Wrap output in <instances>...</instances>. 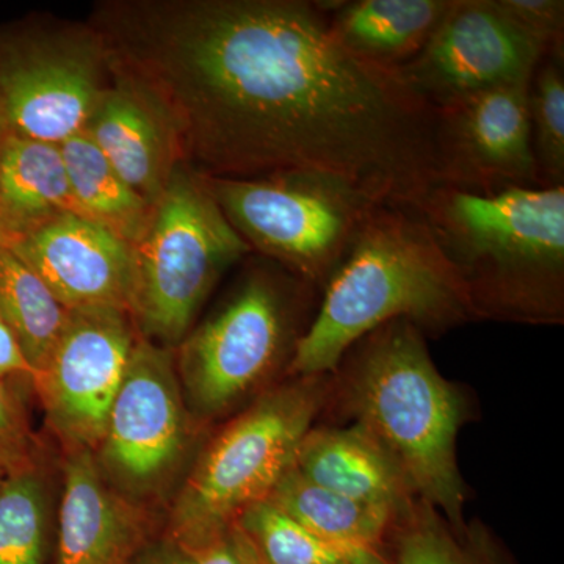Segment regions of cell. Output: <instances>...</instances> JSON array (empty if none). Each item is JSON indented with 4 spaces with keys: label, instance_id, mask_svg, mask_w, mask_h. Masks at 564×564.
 Here are the masks:
<instances>
[{
    "label": "cell",
    "instance_id": "cell-1",
    "mask_svg": "<svg viewBox=\"0 0 564 564\" xmlns=\"http://www.w3.org/2000/svg\"><path fill=\"white\" fill-rule=\"evenodd\" d=\"M117 54L204 176L314 174L408 207L445 182L440 110L311 0H140Z\"/></svg>",
    "mask_w": 564,
    "mask_h": 564
},
{
    "label": "cell",
    "instance_id": "cell-2",
    "mask_svg": "<svg viewBox=\"0 0 564 564\" xmlns=\"http://www.w3.org/2000/svg\"><path fill=\"white\" fill-rule=\"evenodd\" d=\"M470 318L475 314L462 281L421 215L406 206L375 204L323 288L289 370L311 378L336 369L352 345L389 322L440 332Z\"/></svg>",
    "mask_w": 564,
    "mask_h": 564
},
{
    "label": "cell",
    "instance_id": "cell-3",
    "mask_svg": "<svg viewBox=\"0 0 564 564\" xmlns=\"http://www.w3.org/2000/svg\"><path fill=\"white\" fill-rule=\"evenodd\" d=\"M454 267L475 317L562 314L564 185L443 184L411 206Z\"/></svg>",
    "mask_w": 564,
    "mask_h": 564
},
{
    "label": "cell",
    "instance_id": "cell-4",
    "mask_svg": "<svg viewBox=\"0 0 564 564\" xmlns=\"http://www.w3.org/2000/svg\"><path fill=\"white\" fill-rule=\"evenodd\" d=\"M364 339L351 388L359 426L391 455L411 491L462 524L464 488L456 464L462 397L437 372L413 323L389 322Z\"/></svg>",
    "mask_w": 564,
    "mask_h": 564
},
{
    "label": "cell",
    "instance_id": "cell-5",
    "mask_svg": "<svg viewBox=\"0 0 564 564\" xmlns=\"http://www.w3.org/2000/svg\"><path fill=\"white\" fill-rule=\"evenodd\" d=\"M252 250L202 174L181 165L132 245L131 315L151 343L176 348L215 282Z\"/></svg>",
    "mask_w": 564,
    "mask_h": 564
},
{
    "label": "cell",
    "instance_id": "cell-6",
    "mask_svg": "<svg viewBox=\"0 0 564 564\" xmlns=\"http://www.w3.org/2000/svg\"><path fill=\"white\" fill-rule=\"evenodd\" d=\"M318 377L267 393L209 445L185 478L163 536L187 547L228 538L237 519L270 492L295 463L321 410Z\"/></svg>",
    "mask_w": 564,
    "mask_h": 564
},
{
    "label": "cell",
    "instance_id": "cell-7",
    "mask_svg": "<svg viewBox=\"0 0 564 564\" xmlns=\"http://www.w3.org/2000/svg\"><path fill=\"white\" fill-rule=\"evenodd\" d=\"M113 80L90 22L28 18L0 28V133L62 144Z\"/></svg>",
    "mask_w": 564,
    "mask_h": 564
},
{
    "label": "cell",
    "instance_id": "cell-8",
    "mask_svg": "<svg viewBox=\"0 0 564 564\" xmlns=\"http://www.w3.org/2000/svg\"><path fill=\"white\" fill-rule=\"evenodd\" d=\"M296 280L256 263L231 299L177 345V377L192 415L225 413L295 347L302 337Z\"/></svg>",
    "mask_w": 564,
    "mask_h": 564
},
{
    "label": "cell",
    "instance_id": "cell-9",
    "mask_svg": "<svg viewBox=\"0 0 564 564\" xmlns=\"http://www.w3.org/2000/svg\"><path fill=\"white\" fill-rule=\"evenodd\" d=\"M226 220L269 261L325 288L375 203L314 174L258 180L204 176Z\"/></svg>",
    "mask_w": 564,
    "mask_h": 564
},
{
    "label": "cell",
    "instance_id": "cell-10",
    "mask_svg": "<svg viewBox=\"0 0 564 564\" xmlns=\"http://www.w3.org/2000/svg\"><path fill=\"white\" fill-rule=\"evenodd\" d=\"M192 434L173 348L139 336L95 452L104 478L144 507L173 480Z\"/></svg>",
    "mask_w": 564,
    "mask_h": 564
},
{
    "label": "cell",
    "instance_id": "cell-11",
    "mask_svg": "<svg viewBox=\"0 0 564 564\" xmlns=\"http://www.w3.org/2000/svg\"><path fill=\"white\" fill-rule=\"evenodd\" d=\"M139 336L128 310L69 311L46 369L33 381L66 454L98 451Z\"/></svg>",
    "mask_w": 564,
    "mask_h": 564
},
{
    "label": "cell",
    "instance_id": "cell-12",
    "mask_svg": "<svg viewBox=\"0 0 564 564\" xmlns=\"http://www.w3.org/2000/svg\"><path fill=\"white\" fill-rule=\"evenodd\" d=\"M544 55L494 0H454L422 51L395 70L423 101L443 110L480 93L530 84Z\"/></svg>",
    "mask_w": 564,
    "mask_h": 564
},
{
    "label": "cell",
    "instance_id": "cell-13",
    "mask_svg": "<svg viewBox=\"0 0 564 564\" xmlns=\"http://www.w3.org/2000/svg\"><path fill=\"white\" fill-rule=\"evenodd\" d=\"M529 88H496L440 110L445 182L543 187L533 154Z\"/></svg>",
    "mask_w": 564,
    "mask_h": 564
},
{
    "label": "cell",
    "instance_id": "cell-14",
    "mask_svg": "<svg viewBox=\"0 0 564 564\" xmlns=\"http://www.w3.org/2000/svg\"><path fill=\"white\" fill-rule=\"evenodd\" d=\"M7 248L46 282L66 310L121 307L131 313L132 245L102 226L63 214Z\"/></svg>",
    "mask_w": 564,
    "mask_h": 564
},
{
    "label": "cell",
    "instance_id": "cell-15",
    "mask_svg": "<svg viewBox=\"0 0 564 564\" xmlns=\"http://www.w3.org/2000/svg\"><path fill=\"white\" fill-rule=\"evenodd\" d=\"M58 510L54 564H132L154 540L147 508L111 488L91 452L66 454Z\"/></svg>",
    "mask_w": 564,
    "mask_h": 564
},
{
    "label": "cell",
    "instance_id": "cell-16",
    "mask_svg": "<svg viewBox=\"0 0 564 564\" xmlns=\"http://www.w3.org/2000/svg\"><path fill=\"white\" fill-rule=\"evenodd\" d=\"M80 133L152 206L184 165L176 135L158 104L117 70Z\"/></svg>",
    "mask_w": 564,
    "mask_h": 564
},
{
    "label": "cell",
    "instance_id": "cell-17",
    "mask_svg": "<svg viewBox=\"0 0 564 564\" xmlns=\"http://www.w3.org/2000/svg\"><path fill=\"white\" fill-rule=\"evenodd\" d=\"M295 469L334 494L395 513L406 502V480L391 455L362 426L313 430L296 451Z\"/></svg>",
    "mask_w": 564,
    "mask_h": 564
},
{
    "label": "cell",
    "instance_id": "cell-18",
    "mask_svg": "<svg viewBox=\"0 0 564 564\" xmlns=\"http://www.w3.org/2000/svg\"><path fill=\"white\" fill-rule=\"evenodd\" d=\"M63 214L79 212L61 144L0 133V245L17 242Z\"/></svg>",
    "mask_w": 564,
    "mask_h": 564
},
{
    "label": "cell",
    "instance_id": "cell-19",
    "mask_svg": "<svg viewBox=\"0 0 564 564\" xmlns=\"http://www.w3.org/2000/svg\"><path fill=\"white\" fill-rule=\"evenodd\" d=\"M454 0H355L328 13L329 29L362 61L399 69L414 58Z\"/></svg>",
    "mask_w": 564,
    "mask_h": 564
},
{
    "label": "cell",
    "instance_id": "cell-20",
    "mask_svg": "<svg viewBox=\"0 0 564 564\" xmlns=\"http://www.w3.org/2000/svg\"><path fill=\"white\" fill-rule=\"evenodd\" d=\"M270 502L333 545L350 564H386L378 555L392 513L314 485L292 466L274 486Z\"/></svg>",
    "mask_w": 564,
    "mask_h": 564
},
{
    "label": "cell",
    "instance_id": "cell-21",
    "mask_svg": "<svg viewBox=\"0 0 564 564\" xmlns=\"http://www.w3.org/2000/svg\"><path fill=\"white\" fill-rule=\"evenodd\" d=\"M69 187L80 217L133 245L147 229L152 204L132 191L84 133L61 144Z\"/></svg>",
    "mask_w": 564,
    "mask_h": 564
},
{
    "label": "cell",
    "instance_id": "cell-22",
    "mask_svg": "<svg viewBox=\"0 0 564 564\" xmlns=\"http://www.w3.org/2000/svg\"><path fill=\"white\" fill-rule=\"evenodd\" d=\"M0 315L17 337L35 381L61 340L69 311L46 282L3 245H0Z\"/></svg>",
    "mask_w": 564,
    "mask_h": 564
},
{
    "label": "cell",
    "instance_id": "cell-23",
    "mask_svg": "<svg viewBox=\"0 0 564 564\" xmlns=\"http://www.w3.org/2000/svg\"><path fill=\"white\" fill-rule=\"evenodd\" d=\"M40 466L11 474L0 486V564H46L50 499Z\"/></svg>",
    "mask_w": 564,
    "mask_h": 564
},
{
    "label": "cell",
    "instance_id": "cell-24",
    "mask_svg": "<svg viewBox=\"0 0 564 564\" xmlns=\"http://www.w3.org/2000/svg\"><path fill=\"white\" fill-rule=\"evenodd\" d=\"M234 527L247 536L263 564H350L269 499L248 507Z\"/></svg>",
    "mask_w": 564,
    "mask_h": 564
},
{
    "label": "cell",
    "instance_id": "cell-25",
    "mask_svg": "<svg viewBox=\"0 0 564 564\" xmlns=\"http://www.w3.org/2000/svg\"><path fill=\"white\" fill-rule=\"evenodd\" d=\"M563 62V57L544 55L529 88L533 154L543 187L564 185Z\"/></svg>",
    "mask_w": 564,
    "mask_h": 564
},
{
    "label": "cell",
    "instance_id": "cell-26",
    "mask_svg": "<svg viewBox=\"0 0 564 564\" xmlns=\"http://www.w3.org/2000/svg\"><path fill=\"white\" fill-rule=\"evenodd\" d=\"M494 6L545 55L564 57L563 0H494Z\"/></svg>",
    "mask_w": 564,
    "mask_h": 564
},
{
    "label": "cell",
    "instance_id": "cell-27",
    "mask_svg": "<svg viewBox=\"0 0 564 564\" xmlns=\"http://www.w3.org/2000/svg\"><path fill=\"white\" fill-rule=\"evenodd\" d=\"M9 383L0 380V466L11 475L39 466V463L35 437L24 406Z\"/></svg>",
    "mask_w": 564,
    "mask_h": 564
},
{
    "label": "cell",
    "instance_id": "cell-28",
    "mask_svg": "<svg viewBox=\"0 0 564 564\" xmlns=\"http://www.w3.org/2000/svg\"><path fill=\"white\" fill-rule=\"evenodd\" d=\"M397 564H470V562L443 530L433 524H419L403 534Z\"/></svg>",
    "mask_w": 564,
    "mask_h": 564
},
{
    "label": "cell",
    "instance_id": "cell-29",
    "mask_svg": "<svg viewBox=\"0 0 564 564\" xmlns=\"http://www.w3.org/2000/svg\"><path fill=\"white\" fill-rule=\"evenodd\" d=\"M132 564H240L234 554L229 538L207 545V547H187L162 536L144 545Z\"/></svg>",
    "mask_w": 564,
    "mask_h": 564
},
{
    "label": "cell",
    "instance_id": "cell-30",
    "mask_svg": "<svg viewBox=\"0 0 564 564\" xmlns=\"http://www.w3.org/2000/svg\"><path fill=\"white\" fill-rule=\"evenodd\" d=\"M0 380H25L31 383L33 381L31 366L25 361L20 344L2 315H0Z\"/></svg>",
    "mask_w": 564,
    "mask_h": 564
},
{
    "label": "cell",
    "instance_id": "cell-31",
    "mask_svg": "<svg viewBox=\"0 0 564 564\" xmlns=\"http://www.w3.org/2000/svg\"><path fill=\"white\" fill-rule=\"evenodd\" d=\"M228 538L229 543L232 545L234 554H236L240 564H262L250 541L247 540V536L237 527H232Z\"/></svg>",
    "mask_w": 564,
    "mask_h": 564
},
{
    "label": "cell",
    "instance_id": "cell-32",
    "mask_svg": "<svg viewBox=\"0 0 564 564\" xmlns=\"http://www.w3.org/2000/svg\"><path fill=\"white\" fill-rule=\"evenodd\" d=\"M7 477H9V474H7V470L0 466V486H2L3 481H6Z\"/></svg>",
    "mask_w": 564,
    "mask_h": 564
},
{
    "label": "cell",
    "instance_id": "cell-33",
    "mask_svg": "<svg viewBox=\"0 0 564 564\" xmlns=\"http://www.w3.org/2000/svg\"><path fill=\"white\" fill-rule=\"evenodd\" d=\"M261 562H262V560H261ZM262 564H263V563H262Z\"/></svg>",
    "mask_w": 564,
    "mask_h": 564
}]
</instances>
